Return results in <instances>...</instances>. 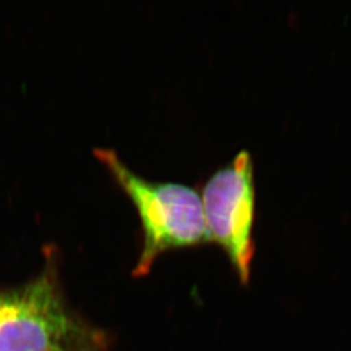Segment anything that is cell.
I'll return each instance as SVG.
<instances>
[{
    "label": "cell",
    "instance_id": "obj_1",
    "mask_svg": "<svg viewBox=\"0 0 351 351\" xmlns=\"http://www.w3.org/2000/svg\"><path fill=\"white\" fill-rule=\"evenodd\" d=\"M93 154L108 169L139 215L143 249L134 276L148 274L155 261L167 250L210 242L198 190L182 183L146 179L110 148H95Z\"/></svg>",
    "mask_w": 351,
    "mask_h": 351
},
{
    "label": "cell",
    "instance_id": "obj_2",
    "mask_svg": "<svg viewBox=\"0 0 351 351\" xmlns=\"http://www.w3.org/2000/svg\"><path fill=\"white\" fill-rule=\"evenodd\" d=\"M252 154L242 149L209 176L202 202L210 242L222 247L241 283H248L255 256L256 188Z\"/></svg>",
    "mask_w": 351,
    "mask_h": 351
},
{
    "label": "cell",
    "instance_id": "obj_3",
    "mask_svg": "<svg viewBox=\"0 0 351 351\" xmlns=\"http://www.w3.org/2000/svg\"><path fill=\"white\" fill-rule=\"evenodd\" d=\"M80 331L53 273L0 291V351H71Z\"/></svg>",
    "mask_w": 351,
    "mask_h": 351
},
{
    "label": "cell",
    "instance_id": "obj_4",
    "mask_svg": "<svg viewBox=\"0 0 351 351\" xmlns=\"http://www.w3.org/2000/svg\"><path fill=\"white\" fill-rule=\"evenodd\" d=\"M82 351H91V350H89V349H84V350H82Z\"/></svg>",
    "mask_w": 351,
    "mask_h": 351
}]
</instances>
